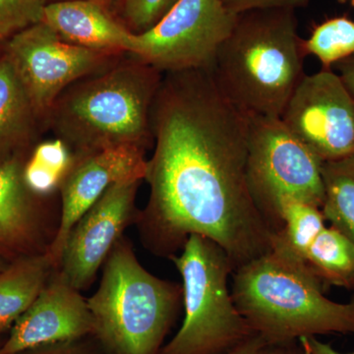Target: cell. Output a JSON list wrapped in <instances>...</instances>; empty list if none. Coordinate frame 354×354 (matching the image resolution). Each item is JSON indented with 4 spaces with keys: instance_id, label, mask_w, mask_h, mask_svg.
Masks as SVG:
<instances>
[{
    "instance_id": "cell-34",
    "label": "cell",
    "mask_w": 354,
    "mask_h": 354,
    "mask_svg": "<svg viewBox=\"0 0 354 354\" xmlns=\"http://www.w3.org/2000/svg\"><path fill=\"white\" fill-rule=\"evenodd\" d=\"M2 344H3V342H0V348H1Z\"/></svg>"
},
{
    "instance_id": "cell-27",
    "label": "cell",
    "mask_w": 354,
    "mask_h": 354,
    "mask_svg": "<svg viewBox=\"0 0 354 354\" xmlns=\"http://www.w3.org/2000/svg\"><path fill=\"white\" fill-rule=\"evenodd\" d=\"M227 9L235 14L261 9L292 8L304 6L308 0H221Z\"/></svg>"
},
{
    "instance_id": "cell-32",
    "label": "cell",
    "mask_w": 354,
    "mask_h": 354,
    "mask_svg": "<svg viewBox=\"0 0 354 354\" xmlns=\"http://www.w3.org/2000/svg\"><path fill=\"white\" fill-rule=\"evenodd\" d=\"M2 53H3V46H0V58L2 57Z\"/></svg>"
},
{
    "instance_id": "cell-14",
    "label": "cell",
    "mask_w": 354,
    "mask_h": 354,
    "mask_svg": "<svg viewBox=\"0 0 354 354\" xmlns=\"http://www.w3.org/2000/svg\"><path fill=\"white\" fill-rule=\"evenodd\" d=\"M94 335V318L87 298L55 269L34 304L11 328L0 354H18Z\"/></svg>"
},
{
    "instance_id": "cell-29",
    "label": "cell",
    "mask_w": 354,
    "mask_h": 354,
    "mask_svg": "<svg viewBox=\"0 0 354 354\" xmlns=\"http://www.w3.org/2000/svg\"><path fill=\"white\" fill-rule=\"evenodd\" d=\"M339 69V77L349 93L354 97V53L351 57L335 64Z\"/></svg>"
},
{
    "instance_id": "cell-23",
    "label": "cell",
    "mask_w": 354,
    "mask_h": 354,
    "mask_svg": "<svg viewBox=\"0 0 354 354\" xmlns=\"http://www.w3.org/2000/svg\"><path fill=\"white\" fill-rule=\"evenodd\" d=\"M41 0H0V46L44 20Z\"/></svg>"
},
{
    "instance_id": "cell-18",
    "label": "cell",
    "mask_w": 354,
    "mask_h": 354,
    "mask_svg": "<svg viewBox=\"0 0 354 354\" xmlns=\"http://www.w3.org/2000/svg\"><path fill=\"white\" fill-rule=\"evenodd\" d=\"M304 263L323 286L354 290V243L333 225L316 237Z\"/></svg>"
},
{
    "instance_id": "cell-17",
    "label": "cell",
    "mask_w": 354,
    "mask_h": 354,
    "mask_svg": "<svg viewBox=\"0 0 354 354\" xmlns=\"http://www.w3.org/2000/svg\"><path fill=\"white\" fill-rule=\"evenodd\" d=\"M55 270L46 253L14 260L0 272V334L34 304Z\"/></svg>"
},
{
    "instance_id": "cell-16",
    "label": "cell",
    "mask_w": 354,
    "mask_h": 354,
    "mask_svg": "<svg viewBox=\"0 0 354 354\" xmlns=\"http://www.w3.org/2000/svg\"><path fill=\"white\" fill-rule=\"evenodd\" d=\"M39 125H44L4 53L0 58V162L31 153Z\"/></svg>"
},
{
    "instance_id": "cell-7",
    "label": "cell",
    "mask_w": 354,
    "mask_h": 354,
    "mask_svg": "<svg viewBox=\"0 0 354 354\" xmlns=\"http://www.w3.org/2000/svg\"><path fill=\"white\" fill-rule=\"evenodd\" d=\"M323 162L281 118L249 115L247 181L254 202L274 234L286 198L322 208Z\"/></svg>"
},
{
    "instance_id": "cell-22",
    "label": "cell",
    "mask_w": 354,
    "mask_h": 354,
    "mask_svg": "<svg viewBox=\"0 0 354 354\" xmlns=\"http://www.w3.org/2000/svg\"><path fill=\"white\" fill-rule=\"evenodd\" d=\"M306 55L318 58L323 68L330 69L354 53V21L337 17L317 26L304 39Z\"/></svg>"
},
{
    "instance_id": "cell-33",
    "label": "cell",
    "mask_w": 354,
    "mask_h": 354,
    "mask_svg": "<svg viewBox=\"0 0 354 354\" xmlns=\"http://www.w3.org/2000/svg\"><path fill=\"white\" fill-rule=\"evenodd\" d=\"M349 1H351V3H353V6H354V0H349Z\"/></svg>"
},
{
    "instance_id": "cell-30",
    "label": "cell",
    "mask_w": 354,
    "mask_h": 354,
    "mask_svg": "<svg viewBox=\"0 0 354 354\" xmlns=\"http://www.w3.org/2000/svg\"><path fill=\"white\" fill-rule=\"evenodd\" d=\"M44 4L50 3V2L55 1H65V0H41ZM97 1H101L102 3L106 4V6H109L113 0H97Z\"/></svg>"
},
{
    "instance_id": "cell-5",
    "label": "cell",
    "mask_w": 354,
    "mask_h": 354,
    "mask_svg": "<svg viewBox=\"0 0 354 354\" xmlns=\"http://www.w3.org/2000/svg\"><path fill=\"white\" fill-rule=\"evenodd\" d=\"M94 339L106 354H158L183 306V286L158 278L139 262L127 237L118 242L87 298Z\"/></svg>"
},
{
    "instance_id": "cell-24",
    "label": "cell",
    "mask_w": 354,
    "mask_h": 354,
    "mask_svg": "<svg viewBox=\"0 0 354 354\" xmlns=\"http://www.w3.org/2000/svg\"><path fill=\"white\" fill-rule=\"evenodd\" d=\"M179 0H121L123 17L134 34L151 29Z\"/></svg>"
},
{
    "instance_id": "cell-9",
    "label": "cell",
    "mask_w": 354,
    "mask_h": 354,
    "mask_svg": "<svg viewBox=\"0 0 354 354\" xmlns=\"http://www.w3.org/2000/svg\"><path fill=\"white\" fill-rule=\"evenodd\" d=\"M3 53L44 125L51 106L70 85L108 68L122 57L65 43L44 22L8 39Z\"/></svg>"
},
{
    "instance_id": "cell-2",
    "label": "cell",
    "mask_w": 354,
    "mask_h": 354,
    "mask_svg": "<svg viewBox=\"0 0 354 354\" xmlns=\"http://www.w3.org/2000/svg\"><path fill=\"white\" fill-rule=\"evenodd\" d=\"M162 76L138 58L118 59L64 90L46 125L74 158L118 146L146 151L153 143L151 109Z\"/></svg>"
},
{
    "instance_id": "cell-19",
    "label": "cell",
    "mask_w": 354,
    "mask_h": 354,
    "mask_svg": "<svg viewBox=\"0 0 354 354\" xmlns=\"http://www.w3.org/2000/svg\"><path fill=\"white\" fill-rule=\"evenodd\" d=\"M279 221L281 228L272 236L271 250L304 262L309 247L326 227L322 209L286 198L279 203Z\"/></svg>"
},
{
    "instance_id": "cell-11",
    "label": "cell",
    "mask_w": 354,
    "mask_h": 354,
    "mask_svg": "<svg viewBox=\"0 0 354 354\" xmlns=\"http://www.w3.org/2000/svg\"><path fill=\"white\" fill-rule=\"evenodd\" d=\"M141 183L113 184L72 228L58 269L77 290L82 291L94 283L127 228L136 223L139 209L135 202Z\"/></svg>"
},
{
    "instance_id": "cell-6",
    "label": "cell",
    "mask_w": 354,
    "mask_h": 354,
    "mask_svg": "<svg viewBox=\"0 0 354 354\" xmlns=\"http://www.w3.org/2000/svg\"><path fill=\"white\" fill-rule=\"evenodd\" d=\"M172 263L183 279L184 319L158 354H227L255 334L235 306L234 266L220 245L191 235Z\"/></svg>"
},
{
    "instance_id": "cell-12",
    "label": "cell",
    "mask_w": 354,
    "mask_h": 354,
    "mask_svg": "<svg viewBox=\"0 0 354 354\" xmlns=\"http://www.w3.org/2000/svg\"><path fill=\"white\" fill-rule=\"evenodd\" d=\"M30 153L0 162V256L8 262L48 253L60 225L62 204L26 185Z\"/></svg>"
},
{
    "instance_id": "cell-21",
    "label": "cell",
    "mask_w": 354,
    "mask_h": 354,
    "mask_svg": "<svg viewBox=\"0 0 354 354\" xmlns=\"http://www.w3.org/2000/svg\"><path fill=\"white\" fill-rule=\"evenodd\" d=\"M73 162V153L62 140L41 142L32 148L26 162V185L39 196L57 195Z\"/></svg>"
},
{
    "instance_id": "cell-13",
    "label": "cell",
    "mask_w": 354,
    "mask_h": 354,
    "mask_svg": "<svg viewBox=\"0 0 354 354\" xmlns=\"http://www.w3.org/2000/svg\"><path fill=\"white\" fill-rule=\"evenodd\" d=\"M146 151L136 146H118L74 158L60 185L62 216L57 237L48 255L58 269L67 237L79 218L113 184L145 179Z\"/></svg>"
},
{
    "instance_id": "cell-8",
    "label": "cell",
    "mask_w": 354,
    "mask_h": 354,
    "mask_svg": "<svg viewBox=\"0 0 354 354\" xmlns=\"http://www.w3.org/2000/svg\"><path fill=\"white\" fill-rule=\"evenodd\" d=\"M237 17L221 0H179L153 27L134 34L130 55L162 74L211 70Z\"/></svg>"
},
{
    "instance_id": "cell-25",
    "label": "cell",
    "mask_w": 354,
    "mask_h": 354,
    "mask_svg": "<svg viewBox=\"0 0 354 354\" xmlns=\"http://www.w3.org/2000/svg\"><path fill=\"white\" fill-rule=\"evenodd\" d=\"M227 354H306L299 341L272 342L254 334Z\"/></svg>"
},
{
    "instance_id": "cell-26",
    "label": "cell",
    "mask_w": 354,
    "mask_h": 354,
    "mask_svg": "<svg viewBox=\"0 0 354 354\" xmlns=\"http://www.w3.org/2000/svg\"><path fill=\"white\" fill-rule=\"evenodd\" d=\"M93 337L39 346L18 354H106Z\"/></svg>"
},
{
    "instance_id": "cell-10",
    "label": "cell",
    "mask_w": 354,
    "mask_h": 354,
    "mask_svg": "<svg viewBox=\"0 0 354 354\" xmlns=\"http://www.w3.org/2000/svg\"><path fill=\"white\" fill-rule=\"evenodd\" d=\"M281 118L323 162L354 153V97L332 69L304 75Z\"/></svg>"
},
{
    "instance_id": "cell-15",
    "label": "cell",
    "mask_w": 354,
    "mask_h": 354,
    "mask_svg": "<svg viewBox=\"0 0 354 354\" xmlns=\"http://www.w3.org/2000/svg\"><path fill=\"white\" fill-rule=\"evenodd\" d=\"M43 22L65 43L113 55L132 53L134 32L118 22L101 1L50 2L44 6Z\"/></svg>"
},
{
    "instance_id": "cell-4",
    "label": "cell",
    "mask_w": 354,
    "mask_h": 354,
    "mask_svg": "<svg viewBox=\"0 0 354 354\" xmlns=\"http://www.w3.org/2000/svg\"><path fill=\"white\" fill-rule=\"evenodd\" d=\"M232 279L235 306L265 339L354 335V297L348 304L326 297L322 283L302 261L270 250L236 268Z\"/></svg>"
},
{
    "instance_id": "cell-3",
    "label": "cell",
    "mask_w": 354,
    "mask_h": 354,
    "mask_svg": "<svg viewBox=\"0 0 354 354\" xmlns=\"http://www.w3.org/2000/svg\"><path fill=\"white\" fill-rule=\"evenodd\" d=\"M304 39L295 9L239 14L211 72L228 101L247 115L281 118L305 75Z\"/></svg>"
},
{
    "instance_id": "cell-28",
    "label": "cell",
    "mask_w": 354,
    "mask_h": 354,
    "mask_svg": "<svg viewBox=\"0 0 354 354\" xmlns=\"http://www.w3.org/2000/svg\"><path fill=\"white\" fill-rule=\"evenodd\" d=\"M299 342L304 346L306 354H354V353H339V351H335L330 344L317 339V337H302Z\"/></svg>"
},
{
    "instance_id": "cell-31",
    "label": "cell",
    "mask_w": 354,
    "mask_h": 354,
    "mask_svg": "<svg viewBox=\"0 0 354 354\" xmlns=\"http://www.w3.org/2000/svg\"><path fill=\"white\" fill-rule=\"evenodd\" d=\"M8 261L4 259V258H2L1 256H0V272L3 271L4 269L7 267V265L9 264Z\"/></svg>"
},
{
    "instance_id": "cell-20",
    "label": "cell",
    "mask_w": 354,
    "mask_h": 354,
    "mask_svg": "<svg viewBox=\"0 0 354 354\" xmlns=\"http://www.w3.org/2000/svg\"><path fill=\"white\" fill-rule=\"evenodd\" d=\"M326 221L354 243V153L322 165Z\"/></svg>"
},
{
    "instance_id": "cell-1",
    "label": "cell",
    "mask_w": 354,
    "mask_h": 354,
    "mask_svg": "<svg viewBox=\"0 0 354 354\" xmlns=\"http://www.w3.org/2000/svg\"><path fill=\"white\" fill-rule=\"evenodd\" d=\"M150 188L135 225L147 250L171 259L191 235L227 252L234 270L269 252L272 232L247 181L249 115L211 70L164 74L151 109Z\"/></svg>"
}]
</instances>
